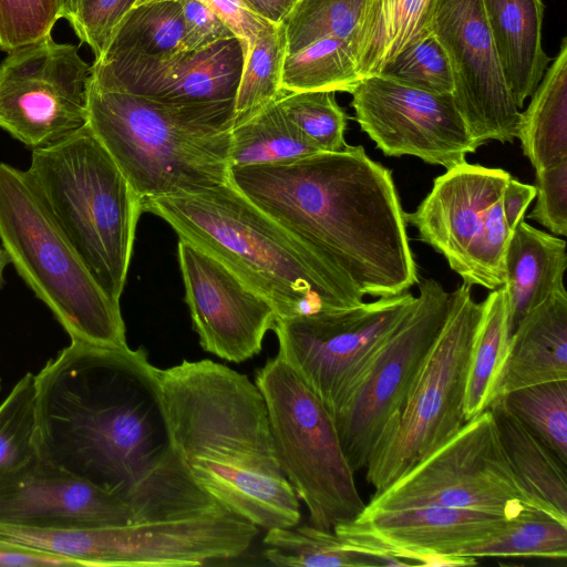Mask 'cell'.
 I'll return each mask as SVG.
<instances>
[{"label":"cell","instance_id":"6da1fadb","mask_svg":"<svg viewBox=\"0 0 567 567\" xmlns=\"http://www.w3.org/2000/svg\"><path fill=\"white\" fill-rule=\"evenodd\" d=\"M158 372L143 348L71 340L34 374L38 465L121 497L133 523L218 504L173 445Z\"/></svg>","mask_w":567,"mask_h":567},{"label":"cell","instance_id":"7a4b0ae2","mask_svg":"<svg viewBox=\"0 0 567 567\" xmlns=\"http://www.w3.org/2000/svg\"><path fill=\"white\" fill-rule=\"evenodd\" d=\"M230 182L360 298L419 281L392 174L361 145L231 167Z\"/></svg>","mask_w":567,"mask_h":567},{"label":"cell","instance_id":"3957f363","mask_svg":"<svg viewBox=\"0 0 567 567\" xmlns=\"http://www.w3.org/2000/svg\"><path fill=\"white\" fill-rule=\"evenodd\" d=\"M174 447L218 503L266 530L300 522L277 456L266 403L249 378L204 359L158 372Z\"/></svg>","mask_w":567,"mask_h":567},{"label":"cell","instance_id":"277c9868","mask_svg":"<svg viewBox=\"0 0 567 567\" xmlns=\"http://www.w3.org/2000/svg\"><path fill=\"white\" fill-rule=\"evenodd\" d=\"M142 205L265 297L277 318L363 302L230 181L203 192L146 198Z\"/></svg>","mask_w":567,"mask_h":567},{"label":"cell","instance_id":"5b68a950","mask_svg":"<svg viewBox=\"0 0 567 567\" xmlns=\"http://www.w3.org/2000/svg\"><path fill=\"white\" fill-rule=\"evenodd\" d=\"M234 102L171 104L90 84L87 125L143 199L230 181Z\"/></svg>","mask_w":567,"mask_h":567},{"label":"cell","instance_id":"8992f818","mask_svg":"<svg viewBox=\"0 0 567 567\" xmlns=\"http://www.w3.org/2000/svg\"><path fill=\"white\" fill-rule=\"evenodd\" d=\"M89 270L120 303L142 198L90 126L33 150L25 171Z\"/></svg>","mask_w":567,"mask_h":567},{"label":"cell","instance_id":"52a82bcc","mask_svg":"<svg viewBox=\"0 0 567 567\" xmlns=\"http://www.w3.org/2000/svg\"><path fill=\"white\" fill-rule=\"evenodd\" d=\"M0 243L72 341L126 348L113 301L62 231L25 171L0 162Z\"/></svg>","mask_w":567,"mask_h":567},{"label":"cell","instance_id":"ba28073f","mask_svg":"<svg viewBox=\"0 0 567 567\" xmlns=\"http://www.w3.org/2000/svg\"><path fill=\"white\" fill-rule=\"evenodd\" d=\"M264 396L280 466L310 524L324 530L364 509L334 420L317 394L277 353L255 378Z\"/></svg>","mask_w":567,"mask_h":567},{"label":"cell","instance_id":"9c48e42d","mask_svg":"<svg viewBox=\"0 0 567 567\" xmlns=\"http://www.w3.org/2000/svg\"><path fill=\"white\" fill-rule=\"evenodd\" d=\"M447 318L398 416L373 449L367 481L378 494L444 444L465 423L464 394L473 336L482 315L471 286L451 292Z\"/></svg>","mask_w":567,"mask_h":567},{"label":"cell","instance_id":"30bf717a","mask_svg":"<svg viewBox=\"0 0 567 567\" xmlns=\"http://www.w3.org/2000/svg\"><path fill=\"white\" fill-rule=\"evenodd\" d=\"M427 505L481 511L507 519L533 509L547 513L511 468L489 409L466 421L439 449L373 494L364 509Z\"/></svg>","mask_w":567,"mask_h":567},{"label":"cell","instance_id":"8fae6325","mask_svg":"<svg viewBox=\"0 0 567 567\" xmlns=\"http://www.w3.org/2000/svg\"><path fill=\"white\" fill-rule=\"evenodd\" d=\"M415 300L405 291L348 308L277 318L272 330L278 354L333 416L349 401Z\"/></svg>","mask_w":567,"mask_h":567},{"label":"cell","instance_id":"7c38bea8","mask_svg":"<svg viewBox=\"0 0 567 567\" xmlns=\"http://www.w3.org/2000/svg\"><path fill=\"white\" fill-rule=\"evenodd\" d=\"M511 175L468 164L446 169L413 213L404 214L420 239L444 256L467 286L494 290L504 282V259L513 230L501 197Z\"/></svg>","mask_w":567,"mask_h":567},{"label":"cell","instance_id":"4fadbf2b","mask_svg":"<svg viewBox=\"0 0 567 567\" xmlns=\"http://www.w3.org/2000/svg\"><path fill=\"white\" fill-rule=\"evenodd\" d=\"M451 301V293L437 281L424 280L411 311L383 342L349 401L332 416L354 472L367 466L383 431L401 412Z\"/></svg>","mask_w":567,"mask_h":567},{"label":"cell","instance_id":"5bb4252c","mask_svg":"<svg viewBox=\"0 0 567 567\" xmlns=\"http://www.w3.org/2000/svg\"><path fill=\"white\" fill-rule=\"evenodd\" d=\"M92 65L79 47L49 35L0 62V128L33 150L52 146L87 123Z\"/></svg>","mask_w":567,"mask_h":567},{"label":"cell","instance_id":"9a60e30c","mask_svg":"<svg viewBox=\"0 0 567 567\" xmlns=\"http://www.w3.org/2000/svg\"><path fill=\"white\" fill-rule=\"evenodd\" d=\"M431 31L453 75V97L478 147L517 138L519 109L509 91L482 0H435Z\"/></svg>","mask_w":567,"mask_h":567},{"label":"cell","instance_id":"2e32d148","mask_svg":"<svg viewBox=\"0 0 567 567\" xmlns=\"http://www.w3.org/2000/svg\"><path fill=\"white\" fill-rule=\"evenodd\" d=\"M351 94L357 122L385 156L411 155L450 169L477 148L452 94L381 74L363 78Z\"/></svg>","mask_w":567,"mask_h":567},{"label":"cell","instance_id":"e0dca14e","mask_svg":"<svg viewBox=\"0 0 567 567\" xmlns=\"http://www.w3.org/2000/svg\"><path fill=\"white\" fill-rule=\"evenodd\" d=\"M507 520L481 511L427 505L363 509L333 532L371 555L379 566H471L474 558L455 554L497 534Z\"/></svg>","mask_w":567,"mask_h":567},{"label":"cell","instance_id":"ac0fdd59","mask_svg":"<svg viewBox=\"0 0 567 567\" xmlns=\"http://www.w3.org/2000/svg\"><path fill=\"white\" fill-rule=\"evenodd\" d=\"M177 254L185 301L202 348L235 363L257 355L275 326L274 306L194 244L179 238Z\"/></svg>","mask_w":567,"mask_h":567},{"label":"cell","instance_id":"d6986e66","mask_svg":"<svg viewBox=\"0 0 567 567\" xmlns=\"http://www.w3.org/2000/svg\"><path fill=\"white\" fill-rule=\"evenodd\" d=\"M243 69L236 38L199 51L162 55L102 56L92 64L91 85L171 104L235 101Z\"/></svg>","mask_w":567,"mask_h":567},{"label":"cell","instance_id":"ffe728a7","mask_svg":"<svg viewBox=\"0 0 567 567\" xmlns=\"http://www.w3.org/2000/svg\"><path fill=\"white\" fill-rule=\"evenodd\" d=\"M0 522L49 528H101L133 523L121 497L38 465L0 478Z\"/></svg>","mask_w":567,"mask_h":567},{"label":"cell","instance_id":"44dd1931","mask_svg":"<svg viewBox=\"0 0 567 567\" xmlns=\"http://www.w3.org/2000/svg\"><path fill=\"white\" fill-rule=\"evenodd\" d=\"M567 380V292H553L527 312L511 333L499 395Z\"/></svg>","mask_w":567,"mask_h":567},{"label":"cell","instance_id":"7402d4cb","mask_svg":"<svg viewBox=\"0 0 567 567\" xmlns=\"http://www.w3.org/2000/svg\"><path fill=\"white\" fill-rule=\"evenodd\" d=\"M509 91L518 109L539 84L549 56L543 49L542 0H482Z\"/></svg>","mask_w":567,"mask_h":567},{"label":"cell","instance_id":"603a6c76","mask_svg":"<svg viewBox=\"0 0 567 567\" xmlns=\"http://www.w3.org/2000/svg\"><path fill=\"white\" fill-rule=\"evenodd\" d=\"M566 241L522 220L514 228L504 259V282L512 331L553 292L565 290Z\"/></svg>","mask_w":567,"mask_h":567},{"label":"cell","instance_id":"cb8c5ba5","mask_svg":"<svg viewBox=\"0 0 567 567\" xmlns=\"http://www.w3.org/2000/svg\"><path fill=\"white\" fill-rule=\"evenodd\" d=\"M508 464L527 493L567 524V464L498 395L489 406Z\"/></svg>","mask_w":567,"mask_h":567},{"label":"cell","instance_id":"d4e9b609","mask_svg":"<svg viewBox=\"0 0 567 567\" xmlns=\"http://www.w3.org/2000/svg\"><path fill=\"white\" fill-rule=\"evenodd\" d=\"M520 112L517 138L535 171L567 159V39Z\"/></svg>","mask_w":567,"mask_h":567},{"label":"cell","instance_id":"484cf974","mask_svg":"<svg viewBox=\"0 0 567 567\" xmlns=\"http://www.w3.org/2000/svg\"><path fill=\"white\" fill-rule=\"evenodd\" d=\"M434 1L370 0L357 38L362 79L380 73L403 49L432 33Z\"/></svg>","mask_w":567,"mask_h":567},{"label":"cell","instance_id":"4316f807","mask_svg":"<svg viewBox=\"0 0 567 567\" xmlns=\"http://www.w3.org/2000/svg\"><path fill=\"white\" fill-rule=\"evenodd\" d=\"M482 303L466 373L465 422L489 409L499 395L509 350L512 328L504 287L494 289Z\"/></svg>","mask_w":567,"mask_h":567},{"label":"cell","instance_id":"83f0119b","mask_svg":"<svg viewBox=\"0 0 567 567\" xmlns=\"http://www.w3.org/2000/svg\"><path fill=\"white\" fill-rule=\"evenodd\" d=\"M230 168L296 161L320 151L286 117L275 101L234 125Z\"/></svg>","mask_w":567,"mask_h":567},{"label":"cell","instance_id":"f1b7e54d","mask_svg":"<svg viewBox=\"0 0 567 567\" xmlns=\"http://www.w3.org/2000/svg\"><path fill=\"white\" fill-rule=\"evenodd\" d=\"M362 81L355 47L342 39L327 38L286 53L284 91H333L351 93Z\"/></svg>","mask_w":567,"mask_h":567},{"label":"cell","instance_id":"f546056e","mask_svg":"<svg viewBox=\"0 0 567 567\" xmlns=\"http://www.w3.org/2000/svg\"><path fill=\"white\" fill-rule=\"evenodd\" d=\"M264 557L276 566L369 567L378 566L369 554L350 545L333 530L302 525L268 529Z\"/></svg>","mask_w":567,"mask_h":567},{"label":"cell","instance_id":"4dcf8cb0","mask_svg":"<svg viewBox=\"0 0 567 567\" xmlns=\"http://www.w3.org/2000/svg\"><path fill=\"white\" fill-rule=\"evenodd\" d=\"M183 41L184 22L179 1H152L132 7L124 14L100 58L168 54L184 51Z\"/></svg>","mask_w":567,"mask_h":567},{"label":"cell","instance_id":"1f68e13d","mask_svg":"<svg viewBox=\"0 0 567 567\" xmlns=\"http://www.w3.org/2000/svg\"><path fill=\"white\" fill-rule=\"evenodd\" d=\"M455 556L567 558V524L539 511H528L507 520L497 534L461 548Z\"/></svg>","mask_w":567,"mask_h":567},{"label":"cell","instance_id":"d6a6232c","mask_svg":"<svg viewBox=\"0 0 567 567\" xmlns=\"http://www.w3.org/2000/svg\"><path fill=\"white\" fill-rule=\"evenodd\" d=\"M286 56L284 23L272 24L256 39L243 69L234 102V125L275 102L284 92L282 66Z\"/></svg>","mask_w":567,"mask_h":567},{"label":"cell","instance_id":"836d02e7","mask_svg":"<svg viewBox=\"0 0 567 567\" xmlns=\"http://www.w3.org/2000/svg\"><path fill=\"white\" fill-rule=\"evenodd\" d=\"M370 0H299L284 22L286 53L327 38L351 42L357 51L359 28Z\"/></svg>","mask_w":567,"mask_h":567},{"label":"cell","instance_id":"e575fe53","mask_svg":"<svg viewBox=\"0 0 567 567\" xmlns=\"http://www.w3.org/2000/svg\"><path fill=\"white\" fill-rule=\"evenodd\" d=\"M508 409L567 464V380L502 395Z\"/></svg>","mask_w":567,"mask_h":567},{"label":"cell","instance_id":"d590c367","mask_svg":"<svg viewBox=\"0 0 567 567\" xmlns=\"http://www.w3.org/2000/svg\"><path fill=\"white\" fill-rule=\"evenodd\" d=\"M34 374L27 372L0 403V478L37 461Z\"/></svg>","mask_w":567,"mask_h":567},{"label":"cell","instance_id":"8d00e7d4","mask_svg":"<svg viewBox=\"0 0 567 567\" xmlns=\"http://www.w3.org/2000/svg\"><path fill=\"white\" fill-rule=\"evenodd\" d=\"M286 117L320 152H340L347 117L333 91H284L276 100Z\"/></svg>","mask_w":567,"mask_h":567},{"label":"cell","instance_id":"74e56055","mask_svg":"<svg viewBox=\"0 0 567 567\" xmlns=\"http://www.w3.org/2000/svg\"><path fill=\"white\" fill-rule=\"evenodd\" d=\"M378 74L436 94H452L454 89L449 58L433 33L403 49Z\"/></svg>","mask_w":567,"mask_h":567},{"label":"cell","instance_id":"f35d334b","mask_svg":"<svg viewBox=\"0 0 567 567\" xmlns=\"http://www.w3.org/2000/svg\"><path fill=\"white\" fill-rule=\"evenodd\" d=\"M63 0H0V50L11 52L51 35Z\"/></svg>","mask_w":567,"mask_h":567},{"label":"cell","instance_id":"ab89813d","mask_svg":"<svg viewBox=\"0 0 567 567\" xmlns=\"http://www.w3.org/2000/svg\"><path fill=\"white\" fill-rule=\"evenodd\" d=\"M135 0H63L61 18L99 59L109 39Z\"/></svg>","mask_w":567,"mask_h":567},{"label":"cell","instance_id":"60d3db41","mask_svg":"<svg viewBox=\"0 0 567 567\" xmlns=\"http://www.w3.org/2000/svg\"><path fill=\"white\" fill-rule=\"evenodd\" d=\"M536 205L529 218L554 235H567V159L536 169Z\"/></svg>","mask_w":567,"mask_h":567},{"label":"cell","instance_id":"b9f144b4","mask_svg":"<svg viewBox=\"0 0 567 567\" xmlns=\"http://www.w3.org/2000/svg\"><path fill=\"white\" fill-rule=\"evenodd\" d=\"M184 22V51H199L236 38L229 25L209 7L197 0H178Z\"/></svg>","mask_w":567,"mask_h":567},{"label":"cell","instance_id":"7bdbcfd3","mask_svg":"<svg viewBox=\"0 0 567 567\" xmlns=\"http://www.w3.org/2000/svg\"><path fill=\"white\" fill-rule=\"evenodd\" d=\"M158 0H135L133 7ZM214 10L231 29L247 56L258 35L272 25L251 12L241 0H197Z\"/></svg>","mask_w":567,"mask_h":567},{"label":"cell","instance_id":"ee69618b","mask_svg":"<svg viewBox=\"0 0 567 567\" xmlns=\"http://www.w3.org/2000/svg\"><path fill=\"white\" fill-rule=\"evenodd\" d=\"M0 566H79L75 560L0 542Z\"/></svg>","mask_w":567,"mask_h":567},{"label":"cell","instance_id":"f6af8a7d","mask_svg":"<svg viewBox=\"0 0 567 567\" xmlns=\"http://www.w3.org/2000/svg\"><path fill=\"white\" fill-rule=\"evenodd\" d=\"M535 197V186L509 178L503 189L501 204L505 221L512 230L523 220L527 207Z\"/></svg>","mask_w":567,"mask_h":567},{"label":"cell","instance_id":"bcb514c9","mask_svg":"<svg viewBox=\"0 0 567 567\" xmlns=\"http://www.w3.org/2000/svg\"><path fill=\"white\" fill-rule=\"evenodd\" d=\"M255 14L272 24H281L299 0H241Z\"/></svg>","mask_w":567,"mask_h":567},{"label":"cell","instance_id":"7dc6e473","mask_svg":"<svg viewBox=\"0 0 567 567\" xmlns=\"http://www.w3.org/2000/svg\"><path fill=\"white\" fill-rule=\"evenodd\" d=\"M10 264V257L7 250L0 245V290L4 284L3 271L4 268Z\"/></svg>","mask_w":567,"mask_h":567}]
</instances>
